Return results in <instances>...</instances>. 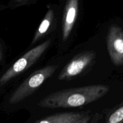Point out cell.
<instances>
[{
	"label": "cell",
	"mask_w": 123,
	"mask_h": 123,
	"mask_svg": "<svg viewBox=\"0 0 123 123\" xmlns=\"http://www.w3.org/2000/svg\"><path fill=\"white\" fill-rule=\"evenodd\" d=\"M104 85H91L60 90L49 94L38 103L40 107L48 109L77 108L98 100L108 91Z\"/></svg>",
	"instance_id": "obj_1"
},
{
	"label": "cell",
	"mask_w": 123,
	"mask_h": 123,
	"mask_svg": "<svg viewBox=\"0 0 123 123\" xmlns=\"http://www.w3.org/2000/svg\"><path fill=\"white\" fill-rule=\"evenodd\" d=\"M58 66H47L32 73L13 92L9 103L14 105L22 102L33 94L57 69Z\"/></svg>",
	"instance_id": "obj_2"
},
{
	"label": "cell",
	"mask_w": 123,
	"mask_h": 123,
	"mask_svg": "<svg viewBox=\"0 0 123 123\" xmlns=\"http://www.w3.org/2000/svg\"><path fill=\"white\" fill-rule=\"evenodd\" d=\"M50 42L51 40L50 39L48 40L25 53L19 60H17L2 76L0 79V85H3L12 78L24 72L37 62V60L49 48L51 43Z\"/></svg>",
	"instance_id": "obj_3"
},
{
	"label": "cell",
	"mask_w": 123,
	"mask_h": 123,
	"mask_svg": "<svg viewBox=\"0 0 123 123\" xmlns=\"http://www.w3.org/2000/svg\"><path fill=\"white\" fill-rule=\"evenodd\" d=\"M96 57L94 51H85L74 56L62 70L58 76L60 80H68L84 72Z\"/></svg>",
	"instance_id": "obj_4"
},
{
	"label": "cell",
	"mask_w": 123,
	"mask_h": 123,
	"mask_svg": "<svg viewBox=\"0 0 123 123\" xmlns=\"http://www.w3.org/2000/svg\"><path fill=\"white\" fill-rule=\"evenodd\" d=\"M78 0H68L66 5L62 24V39L66 40L69 37L76 21L78 12Z\"/></svg>",
	"instance_id": "obj_5"
},
{
	"label": "cell",
	"mask_w": 123,
	"mask_h": 123,
	"mask_svg": "<svg viewBox=\"0 0 123 123\" xmlns=\"http://www.w3.org/2000/svg\"><path fill=\"white\" fill-rule=\"evenodd\" d=\"M108 47L111 56L114 62H118L123 55V39L118 28H111L108 38Z\"/></svg>",
	"instance_id": "obj_6"
},
{
	"label": "cell",
	"mask_w": 123,
	"mask_h": 123,
	"mask_svg": "<svg viewBox=\"0 0 123 123\" xmlns=\"http://www.w3.org/2000/svg\"><path fill=\"white\" fill-rule=\"evenodd\" d=\"M85 112L57 113L37 120L34 123H66L84 115Z\"/></svg>",
	"instance_id": "obj_7"
},
{
	"label": "cell",
	"mask_w": 123,
	"mask_h": 123,
	"mask_svg": "<svg viewBox=\"0 0 123 123\" xmlns=\"http://www.w3.org/2000/svg\"><path fill=\"white\" fill-rule=\"evenodd\" d=\"M54 11L52 9H49L46 14V15L44 16L42 21L41 22V24H40L39 26H38V29L36 31V33H35L33 39H32V42H31L32 44L36 43L41 37H43L46 33V32L48 31L49 28L51 26L53 20H54Z\"/></svg>",
	"instance_id": "obj_8"
},
{
	"label": "cell",
	"mask_w": 123,
	"mask_h": 123,
	"mask_svg": "<svg viewBox=\"0 0 123 123\" xmlns=\"http://www.w3.org/2000/svg\"><path fill=\"white\" fill-rule=\"evenodd\" d=\"M106 123H123V106L111 113L106 118Z\"/></svg>",
	"instance_id": "obj_9"
},
{
	"label": "cell",
	"mask_w": 123,
	"mask_h": 123,
	"mask_svg": "<svg viewBox=\"0 0 123 123\" xmlns=\"http://www.w3.org/2000/svg\"><path fill=\"white\" fill-rule=\"evenodd\" d=\"M91 115L85 112L84 115L70 120L66 123H88L91 120Z\"/></svg>",
	"instance_id": "obj_10"
},
{
	"label": "cell",
	"mask_w": 123,
	"mask_h": 123,
	"mask_svg": "<svg viewBox=\"0 0 123 123\" xmlns=\"http://www.w3.org/2000/svg\"><path fill=\"white\" fill-rule=\"evenodd\" d=\"M29 0H16V2H17L18 3H24V2H27Z\"/></svg>",
	"instance_id": "obj_11"
}]
</instances>
